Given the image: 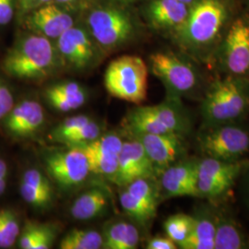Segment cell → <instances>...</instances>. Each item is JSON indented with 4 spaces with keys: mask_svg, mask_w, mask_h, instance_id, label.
<instances>
[{
    "mask_svg": "<svg viewBox=\"0 0 249 249\" xmlns=\"http://www.w3.org/2000/svg\"><path fill=\"white\" fill-rule=\"evenodd\" d=\"M194 227L179 248L183 249H214L215 213L202 209L194 215Z\"/></svg>",
    "mask_w": 249,
    "mask_h": 249,
    "instance_id": "20",
    "label": "cell"
},
{
    "mask_svg": "<svg viewBox=\"0 0 249 249\" xmlns=\"http://www.w3.org/2000/svg\"><path fill=\"white\" fill-rule=\"evenodd\" d=\"M68 151H56L45 157L46 172L64 189L83 183L89 176V162L86 154L79 147H69Z\"/></svg>",
    "mask_w": 249,
    "mask_h": 249,
    "instance_id": "11",
    "label": "cell"
},
{
    "mask_svg": "<svg viewBox=\"0 0 249 249\" xmlns=\"http://www.w3.org/2000/svg\"><path fill=\"white\" fill-rule=\"evenodd\" d=\"M226 18L220 0H200L189 10L185 22L178 29V40L188 49H203L212 45Z\"/></svg>",
    "mask_w": 249,
    "mask_h": 249,
    "instance_id": "6",
    "label": "cell"
},
{
    "mask_svg": "<svg viewBox=\"0 0 249 249\" xmlns=\"http://www.w3.org/2000/svg\"><path fill=\"white\" fill-rule=\"evenodd\" d=\"M104 82L113 97L140 105L147 98V65L137 55L119 56L108 65Z\"/></svg>",
    "mask_w": 249,
    "mask_h": 249,
    "instance_id": "5",
    "label": "cell"
},
{
    "mask_svg": "<svg viewBox=\"0 0 249 249\" xmlns=\"http://www.w3.org/2000/svg\"><path fill=\"white\" fill-rule=\"evenodd\" d=\"M91 121L87 116H75L69 117L62 123L56 125L50 134V139L54 142L62 143L71 134L77 131Z\"/></svg>",
    "mask_w": 249,
    "mask_h": 249,
    "instance_id": "32",
    "label": "cell"
},
{
    "mask_svg": "<svg viewBox=\"0 0 249 249\" xmlns=\"http://www.w3.org/2000/svg\"><path fill=\"white\" fill-rule=\"evenodd\" d=\"M64 67L53 40L32 32L18 36L2 60V70L16 80L42 81Z\"/></svg>",
    "mask_w": 249,
    "mask_h": 249,
    "instance_id": "1",
    "label": "cell"
},
{
    "mask_svg": "<svg viewBox=\"0 0 249 249\" xmlns=\"http://www.w3.org/2000/svg\"><path fill=\"white\" fill-rule=\"evenodd\" d=\"M46 101L60 112H71L82 107L87 100L84 88L75 81H64L45 89Z\"/></svg>",
    "mask_w": 249,
    "mask_h": 249,
    "instance_id": "19",
    "label": "cell"
},
{
    "mask_svg": "<svg viewBox=\"0 0 249 249\" xmlns=\"http://www.w3.org/2000/svg\"><path fill=\"white\" fill-rule=\"evenodd\" d=\"M249 109V85L238 77L217 80L201 104L204 126L235 123Z\"/></svg>",
    "mask_w": 249,
    "mask_h": 249,
    "instance_id": "3",
    "label": "cell"
},
{
    "mask_svg": "<svg viewBox=\"0 0 249 249\" xmlns=\"http://www.w3.org/2000/svg\"><path fill=\"white\" fill-rule=\"evenodd\" d=\"M119 201L121 207L125 213L131 217L135 222L147 225L155 215L151 212L131 194H129L125 189L119 195Z\"/></svg>",
    "mask_w": 249,
    "mask_h": 249,
    "instance_id": "28",
    "label": "cell"
},
{
    "mask_svg": "<svg viewBox=\"0 0 249 249\" xmlns=\"http://www.w3.org/2000/svg\"><path fill=\"white\" fill-rule=\"evenodd\" d=\"M42 228L41 223L29 222L18 235V246L22 249H34Z\"/></svg>",
    "mask_w": 249,
    "mask_h": 249,
    "instance_id": "35",
    "label": "cell"
},
{
    "mask_svg": "<svg viewBox=\"0 0 249 249\" xmlns=\"http://www.w3.org/2000/svg\"><path fill=\"white\" fill-rule=\"evenodd\" d=\"M152 73L164 84L170 96L179 98L196 89L197 75L189 63L171 52H157L150 56Z\"/></svg>",
    "mask_w": 249,
    "mask_h": 249,
    "instance_id": "10",
    "label": "cell"
},
{
    "mask_svg": "<svg viewBox=\"0 0 249 249\" xmlns=\"http://www.w3.org/2000/svg\"><path fill=\"white\" fill-rule=\"evenodd\" d=\"M19 192L26 203L37 209L47 208L53 200L52 194L41 191L22 180L19 184Z\"/></svg>",
    "mask_w": 249,
    "mask_h": 249,
    "instance_id": "33",
    "label": "cell"
},
{
    "mask_svg": "<svg viewBox=\"0 0 249 249\" xmlns=\"http://www.w3.org/2000/svg\"><path fill=\"white\" fill-rule=\"evenodd\" d=\"M109 196L100 188L85 191L78 196L71 208V213L75 220L89 221L101 217L107 211Z\"/></svg>",
    "mask_w": 249,
    "mask_h": 249,
    "instance_id": "21",
    "label": "cell"
},
{
    "mask_svg": "<svg viewBox=\"0 0 249 249\" xmlns=\"http://www.w3.org/2000/svg\"><path fill=\"white\" fill-rule=\"evenodd\" d=\"M75 24L71 11L54 2L44 5L24 16V25L29 32L53 41Z\"/></svg>",
    "mask_w": 249,
    "mask_h": 249,
    "instance_id": "13",
    "label": "cell"
},
{
    "mask_svg": "<svg viewBox=\"0 0 249 249\" xmlns=\"http://www.w3.org/2000/svg\"><path fill=\"white\" fill-rule=\"evenodd\" d=\"M14 106V96L11 89L3 80H0V120H4Z\"/></svg>",
    "mask_w": 249,
    "mask_h": 249,
    "instance_id": "36",
    "label": "cell"
},
{
    "mask_svg": "<svg viewBox=\"0 0 249 249\" xmlns=\"http://www.w3.org/2000/svg\"><path fill=\"white\" fill-rule=\"evenodd\" d=\"M188 6L178 0H153L147 9V16L156 29H178L188 15Z\"/></svg>",
    "mask_w": 249,
    "mask_h": 249,
    "instance_id": "18",
    "label": "cell"
},
{
    "mask_svg": "<svg viewBox=\"0 0 249 249\" xmlns=\"http://www.w3.org/2000/svg\"><path fill=\"white\" fill-rule=\"evenodd\" d=\"M151 160L156 174L160 175L186 153L185 136L177 133L142 134L136 136Z\"/></svg>",
    "mask_w": 249,
    "mask_h": 249,
    "instance_id": "12",
    "label": "cell"
},
{
    "mask_svg": "<svg viewBox=\"0 0 249 249\" xmlns=\"http://www.w3.org/2000/svg\"><path fill=\"white\" fill-rule=\"evenodd\" d=\"M55 239V229L48 224H42L39 237L34 249H49L52 248Z\"/></svg>",
    "mask_w": 249,
    "mask_h": 249,
    "instance_id": "37",
    "label": "cell"
},
{
    "mask_svg": "<svg viewBox=\"0 0 249 249\" xmlns=\"http://www.w3.org/2000/svg\"><path fill=\"white\" fill-rule=\"evenodd\" d=\"M20 233L18 216L8 209L0 210V249H10Z\"/></svg>",
    "mask_w": 249,
    "mask_h": 249,
    "instance_id": "27",
    "label": "cell"
},
{
    "mask_svg": "<svg viewBox=\"0 0 249 249\" xmlns=\"http://www.w3.org/2000/svg\"><path fill=\"white\" fill-rule=\"evenodd\" d=\"M103 234L95 230L73 229L69 231L59 243L61 249H103Z\"/></svg>",
    "mask_w": 249,
    "mask_h": 249,
    "instance_id": "25",
    "label": "cell"
},
{
    "mask_svg": "<svg viewBox=\"0 0 249 249\" xmlns=\"http://www.w3.org/2000/svg\"><path fill=\"white\" fill-rule=\"evenodd\" d=\"M194 222V216L185 213L174 214L166 219L163 223V229L165 234L179 248L190 235Z\"/></svg>",
    "mask_w": 249,
    "mask_h": 249,
    "instance_id": "26",
    "label": "cell"
},
{
    "mask_svg": "<svg viewBox=\"0 0 249 249\" xmlns=\"http://www.w3.org/2000/svg\"><path fill=\"white\" fill-rule=\"evenodd\" d=\"M102 135V126L91 120L77 131L69 135L61 144L68 147H81L92 142Z\"/></svg>",
    "mask_w": 249,
    "mask_h": 249,
    "instance_id": "31",
    "label": "cell"
},
{
    "mask_svg": "<svg viewBox=\"0 0 249 249\" xmlns=\"http://www.w3.org/2000/svg\"><path fill=\"white\" fill-rule=\"evenodd\" d=\"M21 180L41 191L53 195V187L50 180L40 170L36 168L26 170L22 175Z\"/></svg>",
    "mask_w": 249,
    "mask_h": 249,
    "instance_id": "34",
    "label": "cell"
},
{
    "mask_svg": "<svg viewBox=\"0 0 249 249\" xmlns=\"http://www.w3.org/2000/svg\"><path fill=\"white\" fill-rule=\"evenodd\" d=\"M179 2H181V3H184V4H186V5H189V4H192L195 0H178Z\"/></svg>",
    "mask_w": 249,
    "mask_h": 249,
    "instance_id": "44",
    "label": "cell"
},
{
    "mask_svg": "<svg viewBox=\"0 0 249 249\" xmlns=\"http://www.w3.org/2000/svg\"><path fill=\"white\" fill-rule=\"evenodd\" d=\"M222 62L233 77L249 74V23L238 19L231 24L222 48Z\"/></svg>",
    "mask_w": 249,
    "mask_h": 249,
    "instance_id": "15",
    "label": "cell"
},
{
    "mask_svg": "<svg viewBox=\"0 0 249 249\" xmlns=\"http://www.w3.org/2000/svg\"><path fill=\"white\" fill-rule=\"evenodd\" d=\"M152 107L132 109L125 118L126 128L134 135L177 133L186 136L190 129V120L179 98Z\"/></svg>",
    "mask_w": 249,
    "mask_h": 249,
    "instance_id": "4",
    "label": "cell"
},
{
    "mask_svg": "<svg viewBox=\"0 0 249 249\" xmlns=\"http://www.w3.org/2000/svg\"><path fill=\"white\" fill-rule=\"evenodd\" d=\"M148 249H178V245L165 235H156L151 238L147 243Z\"/></svg>",
    "mask_w": 249,
    "mask_h": 249,
    "instance_id": "39",
    "label": "cell"
},
{
    "mask_svg": "<svg viewBox=\"0 0 249 249\" xmlns=\"http://www.w3.org/2000/svg\"><path fill=\"white\" fill-rule=\"evenodd\" d=\"M124 142L116 134H107L100 136L98 139L85 146L79 147L85 152L108 154V155H119L122 150Z\"/></svg>",
    "mask_w": 249,
    "mask_h": 249,
    "instance_id": "29",
    "label": "cell"
},
{
    "mask_svg": "<svg viewBox=\"0 0 249 249\" xmlns=\"http://www.w3.org/2000/svg\"><path fill=\"white\" fill-rule=\"evenodd\" d=\"M85 1H86V0H53L54 3L59 4V5H61V6H64V7L77 5V4H79V3L85 2Z\"/></svg>",
    "mask_w": 249,
    "mask_h": 249,
    "instance_id": "41",
    "label": "cell"
},
{
    "mask_svg": "<svg viewBox=\"0 0 249 249\" xmlns=\"http://www.w3.org/2000/svg\"><path fill=\"white\" fill-rule=\"evenodd\" d=\"M86 11V28L104 52L128 44L137 33V21L123 0H96Z\"/></svg>",
    "mask_w": 249,
    "mask_h": 249,
    "instance_id": "2",
    "label": "cell"
},
{
    "mask_svg": "<svg viewBox=\"0 0 249 249\" xmlns=\"http://www.w3.org/2000/svg\"><path fill=\"white\" fill-rule=\"evenodd\" d=\"M89 162V173L112 178L118 165V155L85 152Z\"/></svg>",
    "mask_w": 249,
    "mask_h": 249,
    "instance_id": "30",
    "label": "cell"
},
{
    "mask_svg": "<svg viewBox=\"0 0 249 249\" xmlns=\"http://www.w3.org/2000/svg\"><path fill=\"white\" fill-rule=\"evenodd\" d=\"M205 157L223 160H238L249 151V132L235 124L203 126L196 138Z\"/></svg>",
    "mask_w": 249,
    "mask_h": 249,
    "instance_id": "7",
    "label": "cell"
},
{
    "mask_svg": "<svg viewBox=\"0 0 249 249\" xmlns=\"http://www.w3.org/2000/svg\"><path fill=\"white\" fill-rule=\"evenodd\" d=\"M157 176L155 168L137 139L123 143L118 155V165L112 178L116 185L125 187L139 178H154Z\"/></svg>",
    "mask_w": 249,
    "mask_h": 249,
    "instance_id": "14",
    "label": "cell"
},
{
    "mask_svg": "<svg viewBox=\"0 0 249 249\" xmlns=\"http://www.w3.org/2000/svg\"><path fill=\"white\" fill-rule=\"evenodd\" d=\"M247 160H223L205 157L197 161L196 187L198 197L211 200L219 199L229 192Z\"/></svg>",
    "mask_w": 249,
    "mask_h": 249,
    "instance_id": "8",
    "label": "cell"
},
{
    "mask_svg": "<svg viewBox=\"0 0 249 249\" xmlns=\"http://www.w3.org/2000/svg\"><path fill=\"white\" fill-rule=\"evenodd\" d=\"M51 2H53V0H18L17 7L19 14L24 17L33 10Z\"/></svg>",
    "mask_w": 249,
    "mask_h": 249,
    "instance_id": "40",
    "label": "cell"
},
{
    "mask_svg": "<svg viewBox=\"0 0 249 249\" xmlns=\"http://www.w3.org/2000/svg\"><path fill=\"white\" fill-rule=\"evenodd\" d=\"M125 190L156 215L159 203V188L153 178H139L125 186Z\"/></svg>",
    "mask_w": 249,
    "mask_h": 249,
    "instance_id": "24",
    "label": "cell"
},
{
    "mask_svg": "<svg viewBox=\"0 0 249 249\" xmlns=\"http://www.w3.org/2000/svg\"><path fill=\"white\" fill-rule=\"evenodd\" d=\"M7 189V178H0V196H2Z\"/></svg>",
    "mask_w": 249,
    "mask_h": 249,
    "instance_id": "43",
    "label": "cell"
},
{
    "mask_svg": "<svg viewBox=\"0 0 249 249\" xmlns=\"http://www.w3.org/2000/svg\"><path fill=\"white\" fill-rule=\"evenodd\" d=\"M45 123L44 108L36 100H23L15 105L4 118L7 132L18 139L35 136Z\"/></svg>",
    "mask_w": 249,
    "mask_h": 249,
    "instance_id": "16",
    "label": "cell"
},
{
    "mask_svg": "<svg viewBox=\"0 0 249 249\" xmlns=\"http://www.w3.org/2000/svg\"><path fill=\"white\" fill-rule=\"evenodd\" d=\"M8 173H9V169H8L7 162L0 158V178H8Z\"/></svg>",
    "mask_w": 249,
    "mask_h": 249,
    "instance_id": "42",
    "label": "cell"
},
{
    "mask_svg": "<svg viewBox=\"0 0 249 249\" xmlns=\"http://www.w3.org/2000/svg\"><path fill=\"white\" fill-rule=\"evenodd\" d=\"M18 0H0V26L8 25L15 15Z\"/></svg>",
    "mask_w": 249,
    "mask_h": 249,
    "instance_id": "38",
    "label": "cell"
},
{
    "mask_svg": "<svg viewBox=\"0 0 249 249\" xmlns=\"http://www.w3.org/2000/svg\"><path fill=\"white\" fill-rule=\"evenodd\" d=\"M248 238L240 226L229 215L215 213L214 249H242L248 248Z\"/></svg>",
    "mask_w": 249,
    "mask_h": 249,
    "instance_id": "22",
    "label": "cell"
},
{
    "mask_svg": "<svg viewBox=\"0 0 249 249\" xmlns=\"http://www.w3.org/2000/svg\"><path fill=\"white\" fill-rule=\"evenodd\" d=\"M197 160H179L160 174V187L168 197L198 196Z\"/></svg>",
    "mask_w": 249,
    "mask_h": 249,
    "instance_id": "17",
    "label": "cell"
},
{
    "mask_svg": "<svg viewBox=\"0 0 249 249\" xmlns=\"http://www.w3.org/2000/svg\"><path fill=\"white\" fill-rule=\"evenodd\" d=\"M103 238V249H134L138 248L141 236L134 224L122 221L109 225Z\"/></svg>",
    "mask_w": 249,
    "mask_h": 249,
    "instance_id": "23",
    "label": "cell"
},
{
    "mask_svg": "<svg viewBox=\"0 0 249 249\" xmlns=\"http://www.w3.org/2000/svg\"><path fill=\"white\" fill-rule=\"evenodd\" d=\"M248 180H247V194H248V199H249V174H248V178H247Z\"/></svg>",
    "mask_w": 249,
    "mask_h": 249,
    "instance_id": "45",
    "label": "cell"
},
{
    "mask_svg": "<svg viewBox=\"0 0 249 249\" xmlns=\"http://www.w3.org/2000/svg\"><path fill=\"white\" fill-rule=\"evenodd\" d=\"M55 47L64 67L85 71L98 61L102 49L86 27L75 24L55 40Z\"/></svg>",
    "mask_w": 249,
    "mask_h": 249,
    "instance_id": "9",
    "label": "cell"
}]
</instances>
